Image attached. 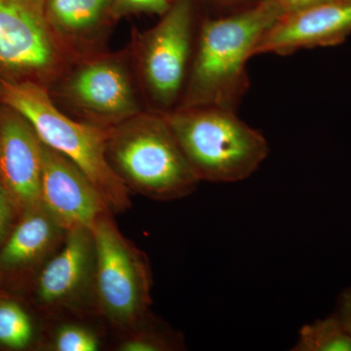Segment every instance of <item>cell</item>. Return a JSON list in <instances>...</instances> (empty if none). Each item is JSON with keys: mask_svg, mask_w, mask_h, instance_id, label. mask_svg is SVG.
Masks as SVG:
<instances>
[{"mask_svg": "<svg viewBox=\"0 0 351 351\" xmlns=\"http://www.w3.org/2000/svg\"><path fill=\"white\" fill-rule=\"evenodd\" d=\"M285 14L277 0H258L237 12L203 21L186 89L177 108L237 112L250 87L247 63L261 39Z\"/></svg>", "mask_w": 351, "mask_h": 351, "instance_id": "cell-1", "label": "cell"}, {"mask_svg": "<svg viewBox=\"0 0 351 351\" xmlns=\"http://www.w3.org/2000/svg\"><path fill=\"white\" fill-rule=\"evenodd\" d=\"M0 104L23 115L44 145L77 166L112 213H123L131 207L130 191L108 161L110 128L71 119L58 108L48 88L29 80L0 75Z\"/></svg>", "mask_w": 351, "mask_h": 351, "instance_id": "cell-2", "label": "cell"}, {"mask_svg": "<svg viewBox=\"0 0 351 351\" xmlns=\"http://www.w3.org/2000/svg\"><path fill=\"white\" fill-rule=\"evenodd\" d=\"M107 154L129 191L149 199H181L200 182L163 113L144 110L110 128Z\"/></svg>", "mask_w": 351, "mask_h": 351, "instance_id": "cell-3", "label": "cell"}, {"mask_svg": "<svg viewBox=\"0 0 351 351\" xmlns=\"http://www.w3.org/2000/svg\"><path fill=\"white\" fill-rule=\"evenodd\" d=\"M163 114L199 182L244 181L269 156L265 136L233 110L195 107Z\"/></svg>", "mask_w": 351, "mask_h": 351, "instance_id": "cell-4", "label": "cell"}, {"mask_svg": "<svg viewBox=\"0 0 351 351\" xmlns=\"http://www.w3.org/2000/svg\"><path fill=\"white\" fill-rule=\"evenodd\" d=\"M198 29L193 0H176L154 27L138 36L134 64L149 110L168 113L180 105Z\"/></svg>", "mask_w": 351, "mask_h": 351, "instance_id": "cell-5", "label": "cell"}, {"mask_svg": "<svg viewBox=\"0 0 351 351\" xmlns=\"http://www.w3.org/2000/svg\"><path fill=\"white\" fill-rule=\"evenodd\" d=\"M95 244L94 301L117 327L135 328L151 304L149 261L122 235L112 214L92 228Z\"/></svg>", "mask_w": 351, "mask_h": 351, "instance_id": "cell-6", "label": "cell"}, {"mask_svg": "<svg viewBox=\"0 0 351 351\" xmlns=\"http://www.w3.org/2000/svg\"><path fill=\"white\" fill-rule=\"evenodd\" d=\"M82 121L112 128L144 112L127 57L100 53L73 62L49 89Z\"/></svg>", "mask_w": 351, "mask_h": 351, "instance_id": "cell-7", "label": "cell"}, {"mask_svg": "<svg viewBox=\"0 0 351 351\" xmlns=\"http://www.w3.org/2000/svg\"><path fill=\"white\" fill-rule=\"evenodd\" d=\"M45 0H0V75L47 84L68 63Z\"/></svg>", "mask_w": 351, "mask_h": 351, "instance_id": "cell-8", "label": "cell"}, {"mask_svg": "<svg viewBox=\"0 0 351 351\" xmlns=\"http://www.w3.org/2000/svg\"><path fill=\"white\" fill-rule=\"evenodd\" d=\"M40 204L66 232L92 230L99 219L112 213L89 178L44 144Z\"/></svg>", "mask_w": 351, "mask_h": 351, "instance_id": "cell-9", "label": "cell"}, {"mask_svg": "<svg viewBox=\"0 0 351 351\" xmlns=\"http://www.w3.org/2000/svg\"><path fill=\"white\" fill-rule=\"evenodd\" d=\"M43 143L27 119L0 104V182L19 214L40 204Z\"/></svg>", "mask_w": 351, "mask_h": 351, "instance_id": "cell-10", "label": "cell"}, {"mask_svg": "<svg viewBox=\"0 0 351 351\" xmlns=\"http://www.w3.org/2000/svg\"><path fill=\"white\" fill-rule=\"evenodd\" d=\"M350 34L351 2H329L284 14L265 32L254 55L287 56L302 49L336 45Z\"/></svg>", "mask_w": 351, "mask_h": 351, "instance_id": "cell-11", "label": "cell"}, {"mask_svg": "<svg viewBox=\"0 0 351 351\" xmlns=\"http://www.w3.org/2000/svg\"><path fill=\"white\" fill-rule=\"evenodd\" d=\"M95 244L88 228L66 233L62 248L47 261L36 283L38 302L48 308L71 307L92 293L94 298Z\"/></svg>", "mask_w": 351, "mask_h": 351, "instance_id": "cell-12", "label": "cell"}, {"mask_svg": "<svg viewBox=\"0 0 351 351\" xmlns=\"http://www.w3.org/2000/svg\"><path fill=\"white\" fill-rule=\"evenodd\" d=\"M48 22L75 61L104 51L108 27L117 19L113 0H45Z\"/></svg>", "mask_w": 351, "mask_h": 351, "instance_id": "cell-13", "label": "cell"}, {"mask_svg": "<svg viewBox=\"0 0 351 351\" xmlns=\"http://www.w3.org/2000/svg\"><path fill=\"white\" fill-rule=\"evenodd\" d=\"M20 215L0 248L2 271H16L41 262L62 246L68 233L41 204Z\"/></svg>", "mask_w": 351, "mask_h": 351, "instance_id": "cell-14", "label": "cell"}, {"mask_svg": "<svg viewBox=\"0 0 351 351\" xmlns=\"http://www.w3.org/2000/svg\"><path fill=\"white\" fill-rule=\"evenodd\" d=\"M294 351H351V337L335 315L304 325Z\"/></svg>", "mask_w": 351, "mask_h": 351, "instance_id": "cell-15", "label": "cell"}, {"mask_svg": "<svg viewBox=\"0 0 351 351\" xmlns=\"http://www.w3.org/2000/svg\"><path fill=\"white\" fill-rule=\"evenodd\" d=\"M34 324L18 302L0 301V345L11 350H24L34 339Z\"/></svg>", "mask_w": 351, "mask_h": 351, "instance_id": "cell-16", "label": "cell"}, {"mask_svg": "<svg viewBox=\"0 0 351 351\" xmlns=\"http://www.w3.org/2000/svg\"><path fill=\"white\" fill-rule=\"evenodd\" d=\"M181 348V339L165 329L147 327L134 332L119 346L122 351H166Z\"/></svg>", "mask_w": 351, "mask_h": 351, "instance_id": "cell-17", "label": "cell"}, {"mask_svg": "<svg viewBox=\"0 0 351 351\" xmlns=\"http://www.w3.org/2000/svg\"><path fill=\"white\" fill-rule=\"evenodd\" d=\"M52 348L57 351H96L100 348V341L86 327L66 324L55 332Z\"/></svg>", "mask_w": 351, "mask_h": 351, "instance_id": "cell-18", "label": "cell"}, {"mask_svg": "<svg viewBox=\"0 0 351 351\" xmlns=\"http://www.w3.org/2000/svg\"><path fill=\"white\" fill-rule=\"evenodd\" d=\"M176 0H113L117 18L126 14L147 13L162 16Z\"/></svg>", "mask_w": 351, "mask_h": 351, "instance_id": "cell-19", "label": "cell"}, {"mask_svg": "<svg viewBox=\"0 0 351 351\" xmlns=\"http://www.w3.org/2000/svg\"><path fill=\"white\" fill-rule=\"evenodd\" d=\"M16 215H20L8 191L0 182V248L12 228Z\"/></svg>", "mask_w": 351, "mask_h": 351, "instance_id": "cell-20", "label": "cell"}, {"mask_svg": "<svg viewBox=\"0 0 351 351\" xmlns=\"http://www.w3.org/2000/svg\"><path fill=\"white\" fill-rule=\"evenodd\" d=\"M336 315L343 329L351 337V287L346 289L339 295Z\"/></svg>", "mask_w": 351, "mask_h": 351, "instance_id": "cell-21", "label": "cell"}, {"mask_svg": "<svg viewBox=\"0 0 351 351\" xmlns=\"http://www.w3.org/2000/svg\"><path fill=\"white\" fill-rule=\"evenodd\" d=\"M282 6L285 13L297 12L320 4L329 3V2L343 1V0H277Z\"/></svg>", "mask_w": 351, "mask_h": 351, "instance_id": "cell-22", "label": "cell"}, {"mask_svg": "<svg viewBox=\"0 0 351 351\" xmlns=\"http://www.w3.org/2000/svg\"><path fill=\"white\" fill-rule=\"evenodd\" d=\"M216 1L223 4H233L237 3V2L244 1V0H216Z\"/></svg>", "mask_w": 351, "mask_h": 351, "instance_id": "cell-23", "label": "cell"}, {"mask_svg": "<svg viewBox=\"0 0 351 351\" xmlns=\"http://www.w3.org/2000/svg\"><path fill=\"white\" fill-rule=\"evenodd\" d=\"M343 1H348V2H351V0H343Z\"/></svg>", "mask_w": 351, "mask_h": 351, "instance_id": "cell-24", "label": "cell"}]
</instances>
